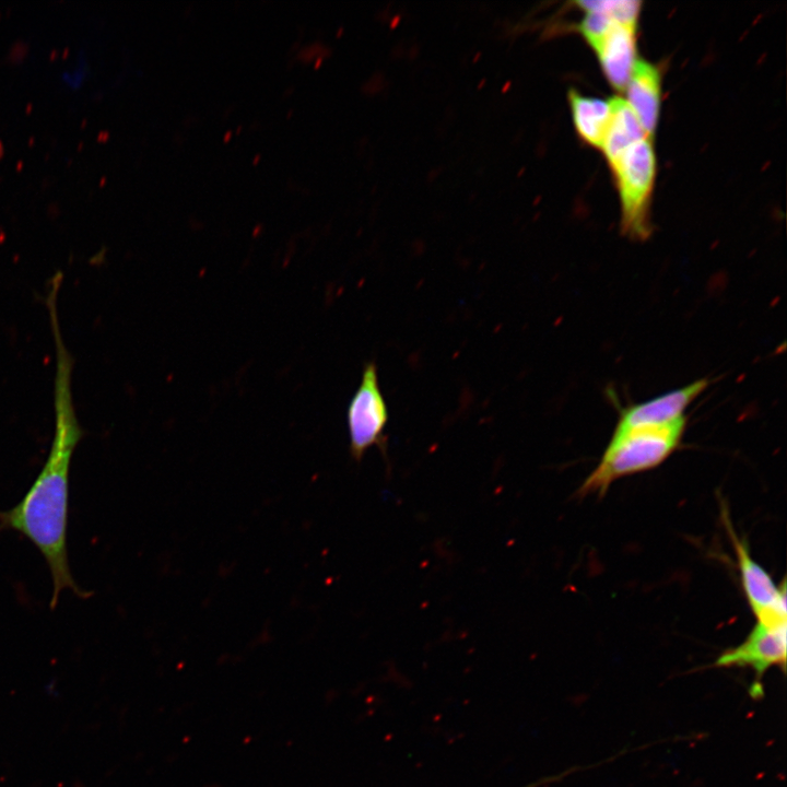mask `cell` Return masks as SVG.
I'll return each instance as SVG.
<instances>
[{
	"label": "cell",
	"mask_w": 787,
	"mask_h": 787,
	"mask_svg": "<svg viewBox=\"0 0 787 787\" xmlns=\"http://www.w3.org/2000/svg\"><path fill=\"white\" fill-rule=\"evenodd\" d=\"M610 104L611 118L601 148L609 164L613 163L630 145L648 138L624 98H611Z\"/></svg>",
	"instance_id": "8fae6325"
},
{
	"label": "cell",
	"mask_w": 787,
	"mask_h": 787,
	"mask_svg": "<svg viewBox=\"0 0 787 787\" xmlns=\"http://www.w3.org/2000/svg\"><path fill=\"white\" fill-rule=\"evenodd\" d=\"M625 90L627 96L625 102L646 136L653 139L661 96L660 74L657 68L644 60H636Z\"/></svg>",
	"instance_id": "9c48e42d"
},
{
	"label": "cell",
	"mask_w": 787,
	"mask_h": 787,
	"mask_svg": "<svg viewBox=\"0 0 787 787\" xmlns=\"http://www.w3.org/2000/svg\"><path fill=\"white\" fill-rule=\"evenodd\" d=\"M2 153H3V146H2V142L0 141V156L2 155Z\"/></svg>",
	"instance_id": "4fadbf2b"
},
{
	"label": "cell",
	"mask_w": 787,
	"mask_h": 787,
	"mask_svg": "<svg viewBox=\"0 0 787 787\" xmlns=\"http://www.w3.org/2000/svg\"><path fill=\"white\" fill-rule=\"evenodd\" d=\"M787 624H766L756 621L745 639L721 653L713 663L717 668H749L755 673L751 696H762V678L773 667L786 669Z\"/></svg>",
	"instance_id": "5b68a950"
},
{
	"label": "cell",
	"mask_w": 787,
	"mask_h": 787,
	"mask_svg": "<svg viewBox=\"0 0 787 787\" xmlns=\"http://www.w3.org/2000/svg\"><path fill=\"white\" fill-rule=\"evenodd\" d=\"M686 418L661 425L615 427L601 459L578 489V496H602L620 478L662 463L680 445Z\"/></svg>",
	"instance_id": "7a4b0ae2"
},
{
	"label": "cell",
	"mask_w": 787,
	"mask_h": 787,
	"mask_svg": "<svg viewBox=\"0 0 787 787\" xmlns=\"http://www.w3.org/2000/svg\"><path fill=\"white\" fill-rule=\"evenodd\" d=\"M737 553L743 592L756 620L767 624H787L786 585L779 587L772 576L755 562L744 541L730 531Z\"/></svg>",
	"instance_id": "8992f818"
},
{
	"label": "cell",
	"mask_w": 787,
	"mask_h": 787,
	"mask_svg": "<svg viewBox=\"0 0 787 787\" xmlns=\"http://www.w3.org/2000/svg\"><path fill=\"white\" fill-rule=\"evenodd\" d=\"M621 201V228L632 239L651 233L649 204L656 176V157L649 138L630 145L610 164Z\"/></svg>",
	"instance_id": "3957f363"
},
{
	"label": "cell",
	"mask_w": 787,
	"mask_h": 787,
	"mask_svg": "<svg viewBox=\"0 0 787 787\" xmlns=\"http://www.w3.org/2000/svg\"><path fill=\"white\" fill-rule=\"evenodd\" d=\"M21 166H22V161L19 162V164L16 165V168H21Z\"/></svg>",
	"instance_id": "9a60e30c"
},
{
	"label": "cell",
	"mask_w": 787,
	"mask_h": 787,
	"mask_svg": "<svg viewBox=\"0 0 787 787\" xmlns=\"http://www.w3.org/2000/svg\"><path fill=\"white\" fill-rule=\"evenodd\" d=\"M46 307L56 353L52 441L39 473L24 496L13 507L0 510V530L21 533L39 551L50 573V609H55L64 590L81 599L91 595L73 578L67 545L71 460L84 435L72 396L73 357L63 341L57 302L50 299Z\"/></svg>",
	"instance_id": "6da1fadb"
},
{
	"label": "cell",
	"mask_w": 787,
	"mask_h": 787,
	"mask_svg": "<svg viewBox=\"0 0 787 787\" xmlns=\"http://www.w3.org/2000/svg\"><path fill=\"white\" fill-rule=\"evenodd\" d=\"M572 118L578 136L595 148H602L611 118L610 101L568 92Z\"/></svg>",
	"instance_id": "30bf717a"
},
{
	"label": "cell",
	"mask_w": 787,
	"mask_h": 787,
	"mask_svg": "<svg viewBox=\"0 0 787 787\" xmlns=\"http://www.w3.org/2000/svg\"><path fill=\"white\" fill-rule=\"evenodd\" d=\"M637 26L613 21L590 46L603 73L616 90L624 91L636 61Z\"/></svg>",
	"instance_id": "ba28073f"
},
{
	"label": "cell",
	"mask_w": 787,
	"mask_h": 787,
	"mask_svg": "<svg viewBox=\"0 0 787 787\" xmlns=\"http://www.w3.org/2000/svg\"><path fill=\"white\" fill-rule=\"evenodd\" d=\"M106 180V177H103L101 180V185H103V181Z\"/></svg>",
	"instance_id": "e0dca14e"
},
{
	"label": "cell",
	"mask_w": 787,
	"mask_h": 787,
	"mask_svg": "<svg viewBox=\"0 0 787 787\" xmlns=\"http://www.w3.org/2000/svg\"><path fill=\"white\" fill-rule=\"evenodd\" d=\"M68 50H69V48H66V49H64L63 56H66V55L68 54Z\"/></svg>",
	"instance_id": "2e32d148"
},
{
	"label": "cell",
	"mask_w": 787,
	"mask_h": 787,
	"mask_svg": "<svg viewBox=\"0 0 787 787\" xmlns=\"http://www.w3.org/2000/svg\"><path fill=\"white\" fill-rule=\"evenodd\" d=\"M33 140H34V138L32 137V138L30 139V143H33Z\"/></svg>",
	"instance_id": "ac0fdd59"
},
{
	"label": "cell",
	"mask_w": 787,
	"mask_h": 787,
	"mask_svg": "<svg viewBox=\"0 0 787 787\" xmlns=\"http://www.w3.org/2000/svg\"><path fill=\"white\" fill-rule=\"evenodd\" d=\"M707 378H700L644 402L620 410L615 427L627 428L661 425L685 418L684 411L707 388Z\"/></svg>",
	"instance_id": "52a82bcc"
},
{
	"label": "cell",
	"mask_w": 787,
	"mask_h": 787,
	"mask_svg": "<svg viewBox=\"0 0 787 787\" xmlns=\"http://www.w3.org/2000/svg\"><path fill=\"white\" fill-rule=\"evenodd\" d=\"M57 55V50L51 51L50 57H55Z\"/></svg>",
	"instance_id": "5bb4252c"
},
{
	"label": "cell",
	"mask_w": 787,
	"mask_h": 787,
	"mask_svg": "<svg viewBox=\"0 0 787 787\" xmlns=\"http://www.w3.org/2000/svg\"><path fill=\"white\" fill-rule=\"evenodd\" d=\"M564 774H566V773H564ZM564 774L556 775V776L544 777V778L539 779V780H537V782H535V783L528 784V785H526V786H524V787H540V786L545 785V784H548V783H552V782H554V780H557V779H559L560 777H562Z\"/></svg>",
	"instance_id": "7c38bea8"
},
{
	"label": "cell",
	"mask_w": 787,
	"mask_h": 787,
	"mask_svg": "<svg viewBox=\"0 0 787 787\" xmlns=\"http://www.w3.org/2000/svg\"><path fill=\"white\" fill-rule=\"evenodd\" d=\"M346 421L352 458L360 461L373 446H378L385 454L388 409L373 361L364 365L361 383L348 407Z\"/></svg>",
	"instance_id": "277c9868"
}]
</instances>
